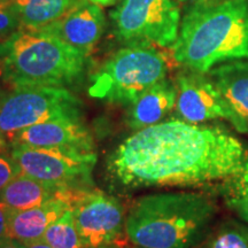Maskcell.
Segmentation results:
<instances>
[{"label": "cell", "mask_w": 248, "mask_h": 248, "mask_svg": "<svg viewBox=\"0 0 248 248\" xmlns=\"http://www.w3.org/2000/svg\"><path fill=\"white\" fill-rule=\"evenodd\" d=\"M126 187L198 185L237 177L248 168L244 144L219 126L171 120L126 138L108 159Z\"/></svg>", "instance_id": "obj_1"}, {"label": "cell", "mask_w": 248, "mask_h": 248, "mask_svg": "<svg viewBox=\"0 0 248 248\" xmlns=\"http://www.w3.org/2000/svg\"><path fill=\"white\" fill-rule=\"evenodd\" d=\"M171 47L176 62L203 74L225 62L248 60V0L194 4Z\"/></svg>", "instance_id": "obj_2"}, {"label": "cell", "mask_w": 248, "mask_h": 248, "mask_svg": "<svg viewBox=\"0 0 248 248\" xmlns=\"http://www.w3.org/2000/svg\"><path fill=\"white\" fill-rule=\"evenodd\" d=\"M88 55L43 30L20 28L0 42V79L9 88H67L82 79Z\"/></svg>", "instance_id": "obj_3"}, {"label": "cell", "mask_w": 248, "mask_h": 248, "mask_svg": "<svg viewBox=\"0 0 248 248\" xmlns=\"http://www.w3.org/2000/svg\"><path fill=\"white\" fill-rule=\"evenodd\" d=\"M214 214V200L199 192L151 194L132 204L125 230L139 248H190Z\"/></svg>", "instance_id": "obj_4"}, {"label": "cell", "mask_w": 248, "mask_h": 248, "mask_svg": "<svg viewBox=\"0 0 248 248\" xmlns=\"http://www.w3.org/2000/svg\"><path fill=\"white\" fill-rule=\"evenodd\" d=\"M168 62L151 45H128L119 49L91 77L89 94L111 104L131 105L145 91L164 79Z\"/></svg>", "instance_id": "obj_5"}, {"label": "cell", "mask_w": 248, "mask_h": 248, "mask_svg": "<svg viewBox=\"0 0 248 248\" xmlns=\"http://www.w3.org/2000/svg\"><path fill=\"white\" fill-rule=\"evenodd\" d=\"M83 104L66 88L20 86L0 98V133L11 138L21 130L52 120H82Z\"/></svg>", "instance_id": "obj_6"}, {"label": "cell", "mask_w": 248, "mask_h": 248, "mask_svg": "<svg viewBox=\"0 0 248 248\" xmlns=\"http://www.w3.org/2000/svg\"><path fill=\"white\" fill-rule=\"evenodd\" d=\"M110 20L124 44L171 47L178 37L181 11L176 0H121Z\"/></svg>", "instance_id": "obj_7"}, {"label": "cell", "mask_w": 248, "mask_h": 248, "mask_svg": "<svg viewBox=\"0 0 248 248\" xmlns=\"http://www.w3.org/2000/svg\"><path fill=\"white\" fill-rule=\"evenodd\" d=\"M11 156L20 171L57 190H83L92 184L94 152L58 150L12 144Z\"/></svg>", "instance_id": "obj_8"}, {"label": "cell", "mask_w": 248, "mask_h": 248, "mask_svg": "<svg viewBox=\"0 0 248 248\" xmlns=\"http://www.w3.org/2000/svg\"><path fill=\"white\" fill-rule=\"evenodd\" d=\"M73 213L84 248L109 245L123 230L122 204L100 191L77 190L74 194Z\"/></svg>", "instance_id": "obj_9"}, {"label": "cell", "mask_w": 248, "mask_h": 248, "mask_svg": "<svg viewBox=\"0 0 248 248\" xmlns=\"http://www.w3.org/2000/svg\"><path fill=\"white\" fill-rule=\"evenodd\" d=\"M178 115L188 123L226 120L233 126V114L208 74L188 70L176 78Z\"/></svg>", "instance_id": "obj_10"}, {"label": "cell", "mask_w": 248, "mask_h": 248, "mask_svg": "<svg viewBox=\"0 0 248 248\" xmlns=\"http://www.w3.org/2000/svg\"><path fill=\"white\" fill-rule=\"evenodd\" d=\"M105 26L106 17L100 6L89 0H79L58 21L38 30L54 35L89 55L100 40Z\"/></svg>", "instance_id": "obj_11"}, {"label": "cell", "mask_w": 248, "mask_h": 248, "mask_svg": "<svg viewBox=\"0 0 248 248\" xmlns=\"http://www.w3.org/2000/svg\"><path fill=\"white\" fill-rule=\"evenodd\" d=\"M12 144L33 147L58 148L90 153L93 152V138L82 120L60 119L26 128L11 138Z\"/></svg>", "instance_id": "obj_12"}, {"label": "cell", "mask_w": 248, "mask_h": 248, "mask_svg": "<svg viewBox=\"0 0 248 248\" xmlns=\"http://www.w3.org/2000/svg\"><path fill=\"white\" fill-rule=\"evenodd\" d=\"M71 207L68 190H62L57 197L33 208L12 210L8 222V237L20 244L42 240L48 226Z\"/></svg>", "instance_id": "obj_13"}, {"label": "cell", "mask_w": 248, "mask_h": 248, "mask_svg": "<svg viewBox=\"0 0 248 248\" xmlns=\"http://www.w3.org/2000/svg\"><path fill=\"white\" fill-rule=\"evenodd\" d=\"M207 74L233 114V128L248 132V60L225 62Z\"/></svg>", "instance_id": "obj_14"}, {"label": "cell", "mask_w": 248, "mask_h": 248, "mask_svg": "<svg viewBox=\"0 0 248 248\" xmlns=\"http://www.w3.org/2000/svg\"><path fill=\"white\" fill-rule=\"evenodd\" d=\"M176 101L177 86L166 77L132 102L128 115L129 125L138 131L160 123L176 107Z\"/></svg>", "instance_id": "obj_15"}, {"label": "cell", "mask_w": 248, "mask_h": 248, "mask_svg": "<svg viewBox=\"0 0 248 248\" xmlns=\"http://www.w3.org/2000/svg\"><path fill=\"white\" fill-rule=\"evenodd\" d=\"M60 191L20 172L0 191V202L12 210H26L57 197Z\"/></svg>", "instance_id": "obj_16"}, {"label": "cell", "mask_w": 248, "mask_h": 248, "mask_svg": "<svg viewBox=\"0 0 248 248\" xmlns=\"http://www.w3.org/2000/svg\"><path fill=\"white\" fill-rule=\"evenodd\" d=\"M79 0H13L21 28L42 29L55 22Z\"/></svg>", "instance_id": "obj_17"}, {"label": "cell", "mask_w": 248, "mask_h": 248, "mask_svg": "<svg viewBox=\"0 0 248 248\" xmlns=\"http://www.w3.org/2000/svg\"><path fill=\"white\" fill-rule=\"evenodd\" d=\"M43 240L52 248H84L75 224L73 207L48 226Z\"/></svg>", "instance_id": "obj_18"}, {"label": "cell", "mask_w": 248, "mask_h": 248, "mask_svg": "<svg viewBox=\"0 0 248 248\" xmlns=\"http://www.w3.org/2000/svg\"><path fill=\"white\" fill-rule=\"evenodd\" d=\"M207 248H248V226L226 222L213 235Z\"/></svg>", "instance_id": "obj_19"}, {"label": "cell", "mask_w": 248, "mask_h": 248, "mask_svg": "<svg viewBox=\"0 0 248 248\" xmlns=\"http://www.w3.org/2000/svg\"><path fill=\"white\" fill-rule=\"evenodd\" d=\"M21 28L20 18L13 1L0 2V42Z\"/></svg>", "instance_id": "obj_20"}, {"label": "cell", "mask_w": 248, "mask_h": 248, "mask_svg": "<svg viewBox=\"0 0 248 248\" xmlns=\"http://www.w3.org/2000/svg\"><path fill=\"white\" fill-rule=\"evenodd\" d=\"M20 168L11 155L0 152V191L20 173Z\"/></svg>", "instance_id": "obj_21"}, {"label": "cell", "mask_w": 248, "mask_h": 248, "mask_svg": "<svg viewBox=\"0 0 248 248\" xmlns=\"http://www.w3.org/2000/svg\"><path fill=\"white\" fill-rule=\"evenodd\" d=\"M229 206L248 224V193L238 195L229 200Z\"/></svg>", "instance_id": "obj_22"}, {"label": "cell", "mask_w": 248, "mask_h": 248, "mask_svg": "<svg viewBox=\"0 0 248 248\" xmlns=\"http://www.w3.org/2000/svg\"><path fill=\"white\" fill-rule=\"evenodd\" d=\"M12 209L0 202V241L8 237V222Z\"/></svg>", "instance_id": "obj_23"}, {"label": "cell", "mask_w": 248, "mask_h": 248, "mask_svg": "<svg viewBox=\"0 0 248 248\" xmlns=\"http://www.w3.org/2000/svg\"><path fill=\"white\" fill-rule=\"evenodd\" d=\"M17 243V241H16ZM20 244V243H18ZM22 248H52L48 244H46L44 240H37L33 241V243H29V244H20Z\"/></svg>", "instance_id": "obj_24"}, {"label": "cell", "mask_w": 248, "mask_h": 248, "mask_svg": "<svg viewBox=\"0 0 248 248\" xmlns=\"http://www.w3.org/2000/svg\"><path fill=\"white\" fill-rule=\"evenodd\" d=\"M0 248H22V247H21L20 244L12 239V238L6 237L5 239L0 241Z\"/></svg>", "instance_id": "obj_25"}, {"label": "cell", "mask_w": 248, "mask_h": 248, "mask_svg": "<svg viewBox=\"0 0 248 248\" xmlns=\"http://www.w3.org/2000/svg\"><path fill=\"white\" fill-rule=\"evenodd\" d=\"M89 1L93 2V4H97L99 6H110L115 4L117 0H89Z\"/></svg>", "instance_id": "obj_26"}, {"label": "cell", "mask_w": 248, "mask_h": 248, "mask_svg": "<svg viewBox=\"0 0 248 248\" xmlns=\"http://www.w3.org/2000/svg\"><path fill=\"white\" fill-rule=\"evenodd\" d=\"M6 147V141H5V137L0 133V152H1L4 148Z\"/></svg>", "instance_id": "obj_27"}, {"label": "cell", "mask_w": 248, "mask_h": 248, "mask_svg": "<svg viewBox=\"0 0 248 248\" xmlns=\"http://www.w3.org/2000/svg\"><path fill=\"white\" fill-rule=\"evenodd\" d=\"M179 2H192V4H200V2L207 1V0H177Z\"/></svg>", "instance_id": "obj_28"}, {"label": "cell", "mask_w": 248, "mask_h": 248, "mask_svg": "<svg viewBox=\"0 0 248 248\" xmlns=\"http://www.w3.org/2000/svg\"><path fill=\"white\" fill-rule=\"evenodd\" d=\"M8 1H13V0H0V2H8Z\"/></svg>", "instance_id": "obj_29"}, {"label": "cell", "mask_w": 248, "mask_h": 248, "mask_svg": "<svg viewBox=\"0 0 248 248\" xmlns=\"http://www.w3.org/2000/svg\"><path fill=\"white\" fill-rule=\"evenodd\" d=\"M2 94H4V92H2V91H1V88H0V98H1V97H2Z\"/></svg>", "instance_id": "obj_30"}, {"label": "cell", "mask_w": 248, "mask_h": 248, "mask_svg": "<svg viewBox=\"0 0 248 248\" xmlns=\"http://www.w3.org/2000/svg\"><path fill=\"white\" fill-rule=\"evenodd\" d=\"M138 248H139V247H138Z\"/></svg>", "instance_id": "obj_31"}]
</instances>
